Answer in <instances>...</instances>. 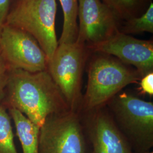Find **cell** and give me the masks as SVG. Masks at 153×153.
<instances>
[{
	"mask_svg": "<svg viewBox=\"0 0 153 153\" xmlns=\"http://www.w3.org/2000/svg\"><path fill=\"white\" fill-rule=\"evenodd\" d=\"M0 104L18 110L40 128L50 115L70 109L47 70H10Z\"/></svg>",
	"mask_w": 153,
	"mask_h": 153,
	"instance_id": "obj_1",
	"label": "cell"
},
{
	"mask_svg": "<svg viewBox=\"0 0 153 153\" xmlns=\"http://www.w3.org/2000/svg\"><path fill=\"white\" fill-rule=\"evenodd\" d=\"M89 61L88 82L78 112H87L105 106L126 86L142 78L137 70L115 57L100 53Z\"/></svg>",
	"mask_w": 153,
	"mask_h": 153,
	"instance_id": "obj_2",
	"label": "cell"
},
{
	"mask_svg": "<svg viewBox=\"0 0 153 153\" xmlns=\"http://www.w3.org/2000/svg\"><path fill=\"white\" fill-rule=\"evenodd\" d=\"M115 124L134 153L153 146V103L131 93L121 91L106 105Z\"/></svg>",
	"mask_w": 153,
	"mask_h": 153,
	"instance_id": "obj_3",
	"label": "cell"
},
{
	"mask_svg": "<svg viewBox=\"0 0 153 153\" xmlns=\"http://www.w3.org/2000/svg\"><path fill=\"white\" fill-rule=\"evenodd\" d=\"M56 13V0H19L9 12L5 23L31 35L43 50L48 62L58 46Z\"/></svg>",
	"mask_w": 153,
	"mask_h": 153,
	"instance_id": "obj_4",
	"label": "cell"
},
{
	"mask_svg": "<svg viewBox=\"0 0 153 153\" xmlns=\"http://www.w3.org/2000/svg\"><path fill=\"white\" fill-rule=\"evenodd\" d=\"M89 52L86 45L77 40L58 44L48 62L47 71L71 110L78 111L80 107L82 76Z\"/></svg>",
	"mask_w": 153,
	"mask_h": 153,
	"instance_id": "obj_5",
	"label": "cell"
},
{
	"mask_svg": "<svg viewBox=\"0 0 153 153\" xmlns=\"http://www.w3.org/2000/svg\"><path fill=\"white\" fill-rule=\"evenodd\" d=\"M80 114L69 109L49 116L40 128L39 153H89Z\"/></svg>",
	"mask_w": 153,
	"mask_h": 153,
	"instance_id": "obj_6",
	"label": "cell"
},
{
	"mask_svg": "<svg viewBox=\"0 0 153 153\" xmlns=\"http://www.w3.org/2000/svg\"><path fill=\"white\" fill-rule=\"evenodd\" d=\"M0 50L10 70H47V57L37 41L27 33L6 23L0 31Z\"/></svg>",
	"mask_w": 153,
	"mask_h": 153,
	"instance_id": "obj_7",
	"label": "cell"
},
{
	"mask_svg": "<svg viewBox=\"0 0 153 153\" xmlns=\"http://www.w3.org/2000/svg\"><path fill=\"white\" fill-rule=\"evenodd\" d=\"M79 113L88 139L89 153H134L106 105Z\"/></svg>",
	"mask_w": 153,
	"mask_h": 153,
	"instance_id": "obj_8",
	"label": "cell"
},
{
	"mask_svg": "<svg viewBox=\"0 0 153 153\" xmlns=\"http://www.w3.org/2000/svg\"><path fill=\"white\" fill-rule=\"evenodd\" d=\"M76 40L87 47L111 38L120 30V19L101 0H78Z\"/></svg>",
	"mask_w": 153,
	"mask_h": 153,
	"instance_id": "obj_9",
	"label": "cell"
},
{
	"mask_svg": "<svg viewBox=\"0 0 153 153\" xmlns=\"http://www.w3.org/2000/svg\"><path fill=\"white\" fill-rule=\"evenodd\" d=\"M90 52L114 56L133 66L141 77L153 72V42L135 38L120 31L104 42L87 47Z\"/></svg>",
	"mask_w": 153,
	"mask_h": 153,
	"instance_id": "obj_10",
	"label": "cell"
},
{
	"mask_svg": "<svg viewBox=\"0 0 153 153\" xmlns=\"http://www.w3.org/2000/svg\"><path fill=\"white\" fill-rule=\"evenodd\" d=\"M7 111L14 121L22 153H39L40 127L18 110L10 108Z\"/></svg>",
	"mask_w": 153,
	"mask_h": 153,
	"instance_id": "obj_11",
	"label": "cell"
},
{
	"mask_svg": "<svg viewBox=\"0 0 153 153\" xmlns=\"http://www.w3.org/2000/svg\"><path fill=\"white\" fill-rule=\"evenodd\" d=\"M64 15L62 33L58 44L71 43L78 36L77 12L78 0H59Z\"/></svg>",
	"mask_w": 153,
	"mask_h": 153,
	"instance_id": "obj_12",
	"label": "cell"
},
{
	"mask_svg": "<svg viewBox=\"0 0 153 153\" xmlns=\"http://www.w3.org/2000/svg\"><path fill=\"white\" fill-rule=\"evenodd\" d=\"M119 31L126 34L153 33V3H150L146 12L140 16L132 17L126 20Z\"/></svg>",
	"mask_w": 153,
	"mask_h": 153,
	"instance_id": "obj_13",
	"label": "cell"
},
{
	"mask_svg": "<svg viewBox=\"0 0 153 153\" xmlns=\"http://www.w3.org/2000/svg\"><path fill=\"white\" fill-rule=\"evenodd\" d=\"M0 153H18L14 140L11 117L7 109L0 104Z\"/></svg>",
	"mask_w": 153,
	"mask_h": 153,
	"instance_id": "obj_14",
	"label": "cell"
},
{
	"mask_svg": "<svg viewBox=\"0 0 153 153\" xmlns=\"http://www.w3.org/2000/svg\"><path fill=\"white\" fill-rule=\"evenodd\" d=\"M120 19L125 21L137 16L140 1L138 0H102Z\"/></svg>",
	"mask_w": 153,
	"mask_h": 153,
	"instance_id": "obj_15",
	"label": "cell"
},
{
	"mask_svg": "<svg viewBox=\"0 0 153 153\" xmlns=\"http://www.w3.org/2000/svg\"><path fill=\"white\" fill-rule=\"evenodd\" d=\"M10 71V69L2 56L0 50V104L4 98Z\"/></svg>",
	"mask_w": 153,
	"mask_h": 153,
	"instance_id": "obj_16",
	"label": "cell"
},
{
	"mask_svg": "<svg viewBox=\"0 0 153 153\" xmlns=\"http://www.w3.org/2000/svg\"><path fill=\"white\" fill-rule=\"evenodd\" d=\"M138 90L141 94H148L152 97L153 95V72L149 73L143 76L140 82Z\"/></svg>",
	"mask_w": 153,
	"mask_h": 153,
	"instance_id": "obj_17",
	"label": "cell"
},
{
	"mask_svg": "<svg viewBox=\"0 0 153 153\" xmlns=\"http://www.w3.org/2000/svg\"><path fill=\"white\" fill-rule=\"evenodd\" d=\"M10 0H0V31L5 25L10 11Z\"/></svg>",
	"mask_w": 153,
	"mask_h": 153,
	"instance_id": "obj_18",
	"label": "cell"
},
{
	"mask_svg": "<svg viewBox=\"0 0 153 153\" xmlns=\"http://www.w3.org/2000/svg\"><path fill=\"white\" fill-rule=\"evenodd\" d=\"M153 153V152H151V151H149V152H143V153Z\"/></svg>",
	"mask_w": 153,
	"mask_h": 153,
	"instance_id": "obj_19",
	"label": "cell"
},
{
	"mask_svg": "<svg viewBox=\"0 0 153 153\" xmlns=\"http://www.w3.org/2000/svg\"><path fill=\"white\" fill-rule=\"evenodd\" d=\"M138 1H140V2H141V0H138Z\"/></svg>",
	"mask_w": 153,
	"mask_h": 153,
	"instance_id": "obj_20",
	"label": "cell"
}]
</instances>
